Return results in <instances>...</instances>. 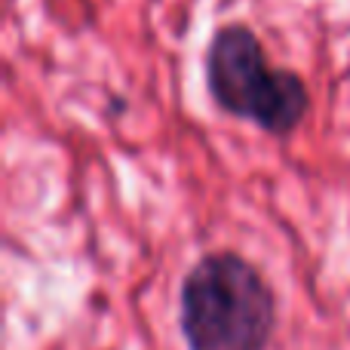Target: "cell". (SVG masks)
Segmentation results:
<instances>
[{
  "label": "cell",
  "instance_id": "1",
  "mask_svg": "<svg viewBox=\"0 0 350 350\" xmlns=\"http://www.w3.org/2000/svg\"><path fill=\"white\" fill-rule=\"evenodd\" d=\"M273 329L277 295L240 252H206L181 277L178 332L187 350H267Z\"/></svg>",
  "mask_w": 350,
  "mask_h": 350
},
{
  "label": "cell",
  "instance_id": "2",
  "mask_svg": "<svg viewBox=\"0 0 350 350\" xmlns=\"http://www.w3.org/2000/svg\"><path fill=\"white\" fill-rule=\"evenodd\" d=\"M203 68L212 102L228 117L252 123L273 139L295 135L310 111L304 77L289 68H273L258 34L243 22L212 34Z\"/></svg>",
  "mask_w": 350,
  "mask_h": 350
}]
</instances>
